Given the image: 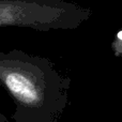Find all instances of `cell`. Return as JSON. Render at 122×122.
Returning <instances> with one entry per match:
<instances>
[{"label": "cell", "instance_id": "2", "mask_svg": "<svg viewBox=\"0 0 122 122\" xmlns=\"http://www.w3.org/2000/svg\"><path fill=\"white\" fill-rule=\"evenodd\" d=\"M92 11L65 0H0V28H29L40 32L73 30Z\"/></svg>", "mask_w": 122, "mask_h": 122}, {"label": "cell", "instance_id": "3", "mask_svg": "<svg viewBox=\"0 0 122 122\" xmlns=\"http://www.w3.org/2000/svg\"><path fill=\"white\" fill-rule=\"evenodd\" d=\"M112 51L114 56L117 58H122V29L116 33L112 41Z\"/></svg>", "mask_w": 122, "mask_h": 122}, {"label": "cell", "instance_id": "1", "mask_svg": "<svg viewBox=\"0 0 122 122\" xmlns=\"http://www.w3.org/2000/svg\"><path fill=\"white\" fill-rule=\"evenodd\" d=\"M0 86L15 104L14 122H57L69 104L71 78L49 59L0 51Z\"/></svg>", "mask_w": 122, "mask_h": 122}, {"label": "cell", "instance_id": "4", "mask_svg": "<svg viewBox=\"0 0 122 122\" xmlns=\"http://www.w3.org/2000/svg\"><path fill=\"white\" fill-rule=\"evenodd\" d=\"M0 122H9V120L5 116H3L2 114H0Z\"/></svg>", "mask_w": 122, "mask_h": 122}]
</instances>
